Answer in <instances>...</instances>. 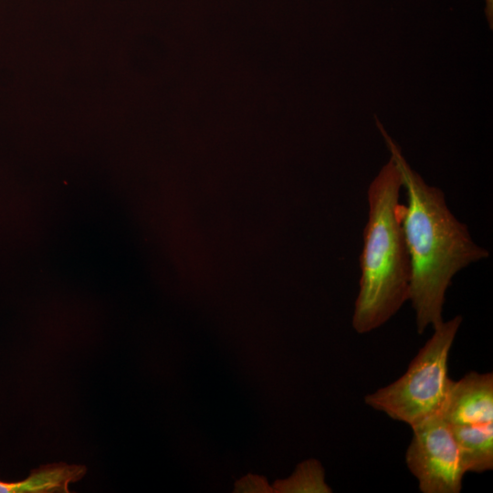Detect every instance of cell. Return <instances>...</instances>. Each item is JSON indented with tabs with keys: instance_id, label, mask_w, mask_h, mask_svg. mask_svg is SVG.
I'll return each mask as SVG.
<instances>
[{
	"instance_id": "obj_1",
	"label": "cell",
	"mask_w": 493,
	"mask_h": 493,
	"mask_svg": "<svg viewBox=\"0 0 493 493\" xmlns=\"http://www.w3.org/2000/svg\"><path fill=\"white\" fill-rule=\"evenodd\" d=\"M376 124L406 191L407 205H401L400 212L411 265L408 299L421 334L427 327L434 330L444 321L446 292L453 277L488 258L489 252L473 241L467 226L451 213L444 193L428 185L411 168L377 118Z\"/></svg>"
},
{
	"instance_id": "obj_2",
	"label": "cell",
	"mask_w": 493,
	"mask_h": 493,
	"mask_svg": "<svg viewBox=\"0 0 493 493\" xmlns=\"http://www.w3.org/2000/svg\"><path fill=\"white\" fill-rule=\"evenodd\" d=\"M400 171L390 158L368 188L369 215L351 324L358 333L388 321L408 299L411 265L399 204Z\"/></svg>"
},
{
	"instance_id": "obj_3",
	"label": "cell",
	"mask_w": 493,
	"mask_h": 493,
	"mask_svg": "<svg viewBox=\"0 0 493 493\" xmlns=\"http://www.w3.org/2000/svg\"><path fill=\"white\" fill-rule=\"evenodd\" d=\"M461 322L462 317L457 315L435 328L406 372L367 394L365 404L411 427L440 414L453 382L448 375V357Z\"/></svg>"
},
{
	"instance_id": "obj_4",
	"label": "cell",
	"mask_w": 493,
	"mask_h": 493,
	"mask_svg": "<svg viewBox=\"0 0 493 493\" xmlns=\"http://www.w3.org/2000/svg\"><path fill=\"white\" fill-rule=\"evenodd\" d=\"M405 461L424 493H459L467 473L451 426L440 414L412 426Z\"/></svg>"
},
{
	"instance_id": "obj_5",
	"label": "cell",
	"mask_w": 493,
	"mask_h": 493,
	"mask_svg": "<svg viewBox=\"0 0 493 493\" xmlns=\"http://www.w3.org/2000/svg\"><path fill=\"white\" fill-rule=\"evenodd\" d=\"M450 425L493 422V373L471 372L453 381L440 413Z\"/></svg>"
},
{
	"instance_id": "obj_6",
	"label": "cell",
	"mask_w": 493,
	"mask_h": 493,
	"mask_svg": "<svg viewBox=\"0 0 493 493\" xmlns=\"http://www.w3.org/2000/svg\"><path fill=\"white\" fill-rule=\"evenodd\" d=\"M450 426L459 446L466 472L482 473L491 470L493 467V422Z\"/></svg>"
},
{
	"instance_id": "obj_7",
	"label": "cell",
	"mask_w": 493,
	"mask_h": 493,
	"mask_svg": "<svg viewBox=\"0 0 493 493\" xmlns=\"http://www.w3.org/2000/svg\"><path fill=\"white\" fill-rule=\"evenodd\" d=\"M85 467L56 464L35 470L28 477L18 482L0 480V493H50L68 492L70 483L79 480Z\"/></svg>"
},
{
	"instance_id": "obj_8",
	"label": "cell",
	"mask_w": 493,
	"mask_h": 493,
	"mask_svg": "<svg viewBox=\"0 0 493 493\" xmlns=\"http://www.w3.org/2000/svg\"><path fill=\"white\" fill-rule=\"evenodd\" d=\"M275 492L280 493H329L330 488L325 482L324 469L316 459L301 462L287 479L274 483Z\"/></svg>"
},
{
	"instance_id": "obj_9",
	"label": "cell",
	"mask_w": 493,
	"mask_h": 493,
	"mask_svg": "<svg viewBox=\"0 0 493 493\" xmlns=\"http://www.w3.org/2000/svg\"><path fill=\"white\" fill-rule=\"evenodd\" d=\"M235 492H275L274 488L269 487L265 477L247 475L238 480L235 485Z\"/></svg>"
},
{
	"instance_id": "obj_10",
	"label": "cell",
	"mask_w": 493,
	"mask_h": 493,
	"mask_svg": "<svg viewBox=\"0 0 493 493\" xmlns=\"http://www.w3.org/2000/svg\"><path fill=\"white\" fill-rule=\"evenodd\" d=\"M486 2V16L488 17L490 27L493 25V0H485Z\"/></svg>"
}]
</instances>
